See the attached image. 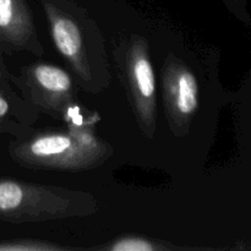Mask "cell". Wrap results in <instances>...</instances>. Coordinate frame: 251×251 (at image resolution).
Returning <instances> with one entry per match:
<instances>
[{"label":"cell","instance_id":"4","mask_svg":"<svg viewBox=\"0 0 251 251\" xmlns=\"http://www.w3.org/2000/svg\"><path fill=\"white\" fill-rule=\"evenodd\" d=\"M25 91L32 107L55 119L65 120L76 107L73 80L63 69L37 63L25 69Z\"/></svg>","mask_w":251,"mask_h":251},{"label":"cell","instance_id":"6","mask_svg":"<svg viewBox=\"0 0 251 251\" xmlns=\"http://www.w3.org/2000/svg\"><path fill=\"white\" fill-rule=\"evenodd\" d=\"M162 95L172 131L186 135L199 108V85L193 71L173 55L162 70Z\"/></svg>","mask_w":251,"mask_h":251},{"label":"cell","instance_id":"1","mask_svg":"<svg viewBox=\"0 0 251 251\" xmlns=\"http://www.w3.org/2000/svg\"><path fill=\"white\" fill-rule=\"evenodd\" d=\"M74 109L65 119L68 131L32 134L22 142L16 150L20 162L32 168L58 171H85L104 163L113 149L96 136L95 120L77 123Z\"/></svg>","mask_w":251,"mask_h":251},{"label":"cell","instance_id":"7","mask_svg":"<svg viewBox=\"0 0 251 251\" xmlns=\"http://www.w3.org/2000/svg\"><path fill=\"white\" fill-rule=\"evenodd\" d=\"M0 28L19 48L31 51L33 55L44 54L33 17L25 0H0Z\"/></svg>","mask_w":251,"mask_h":251},{"label":"cell","instance_id":"5","mask_svg":"<svg viewBox=\"0 0 251 251\" xmlns=\"http://www.w3.org/2000/svg\"><path fill=\"white\" fill-rule=\"evenodd\" d=\"M41 2L56 49L83 86L90 87L93 85L91 61L85 33L77 22V16L73 14V4L69 0H41Z\"/></svg>","mask_w":251,"mask_h":251},{"label":"cell","instance_id":"8","mask_svg":"<svg viewBox=\"0 0 251 251\" xmlns=\"http://www.w3.org/2000/svg\"><path fill=\"white\" fill-rule=\"evenodd\" d=\"M105 249L110 251H157L173 249V248L150 240L147 238L124 237L113 242L112 244L105 247Z\"/></svg>","mask_w":251,"mask_h":251},{"label":"cell","instance_id":"3","mask_svg":"<svg viewBox=\"0 0 251 251\" xmlns=\"http://www.w3.org/2000/svg\"><path fill=\"white\" fill-rule=\"evenodd\" d=\"M124 75L127 92L142 134L152 139L156 132V78L150 59L149 43L142 36H132L124 53Z\"/></svg>","mask_w":251,"mask_h":251},{"label":"cell","instance_id":"9","mask_svg":"<svg viewBox=\"0 0 251 251\" xmlns=\"http://www.w3.org/2000/svg\"><path fill=\"white\" fill-rule=\"evenodd\" d=\"M7 113H9V103H7V100L5 98H2L0 96V118L5 117Z\"/></svg>","mask_w":251,"mask_h":251},{"label":"cell","instance_id":"2","mask_svg":"<svg viewBox=\"0 0 251 251\" xmlns=\"http://www.w3.org/2000/svg\"><path fill=\"white\" fill-rule=\"evenodd\" d=\"M98 211V200L86 191L20 181L0 183V213L19 222L85 217Z\"/></svg>","mask_w":251,"mask_h":251}]
</instances>
